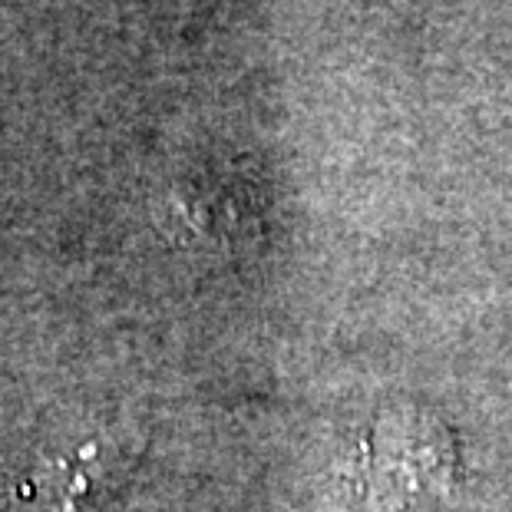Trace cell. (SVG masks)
I'll return each instance as SVG.
<instances>
[{
  "label": "cell",
  "instance_id": "6da1fadb",
  "mask_svg": "<svg viewBox=\"0 0 512 512\" xmlns=\"http://www.w3.org/2000/svg\"><path fill=\"white\" fill-rule=\"evenodd\" d=\"M456 483L453 430L423 407H384L354 446L351 486L374 512H433Z\"/></svg>",
  "mask_w": 512,
  "mask_h": 512
}]
</instances>
